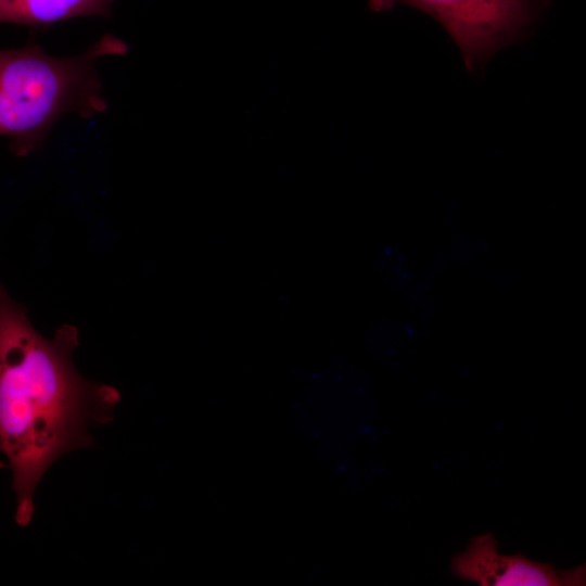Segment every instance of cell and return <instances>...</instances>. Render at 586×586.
Listing matches in <instances>:
<instances>
[{"instance_id":"6da1fadb","label":"cell","mask_w":586,"mask_h":586,"mask_svg":"<svg viewBox=\"0 0 586 586\" xmlns=\"http://www.w3.org/2000/svg\"><path fill=\"white\" fill-rule=\"evenodd\" d=\"M78 330L63 324L51 337L0 281V450L12 473L15 521L34 515V494L61 456L93 445L91 430L114 419L119 392L84 378L75 367Z\"/></svg>"},{"instance_id":"7a4b0ae2","label":"cell","mask_w":586,"mask_h":586,"mask_svg":"<svg viewBox=\"0 0 586 586\" xmlns=\"http://www.w3.org/2000/svg\"><path fill=\"white\" fill-rule=\"evenodd\" d=\"M128 46L104 35L85 52L59 58L39 44L0 50V136L11 151L26 156L38 150L66 114L91 118L107 109L97 62L124 55Z\"/></svg>"},{"instance_id":"3957f363","label":"cell","mask_w":586,"mask_h":586,"mask_svg":"<svg viewBox=\"0 0 586 586\" xmlns=\"http://www.w3.org/2000/svg\"><path fill=\"white\" fill-rule=\"evenodd\" d=\"M377 12L415 8L435 20L461 52L468 71L483 66L498 50L522 40L547 0H369Z\"/></svg>"},{"instance_id":"277c9868","label":"cell","mask_w":586,"mask_h":586,"mask_svg":"<svg viewBox=\"0 0 586 586\" xmlns=\"http://www.w3.org/2000/svg\"><path fill=\"white\" fill-rule=\"evenodd\" d=\"M453 572L484 586H559L582 584V569L577 573H558L551 565L522 556L498 553L492 534L475 537L464 552L451 563Z\"/></svg>"},{"instance_id":"5b68a950","label":"cell","mask_w":586,"mask_h":586,"mask_svg":"<svg viewBox=\"0 0 586 586\" xmlns=\"http://www.w3.org/2000/svg\"><path fill=\"white\" fill-rule=\"evenodd\" d=\"M115 0H0V23L49 26L81 16H109Z\"/></svg>"}]
</instances>
